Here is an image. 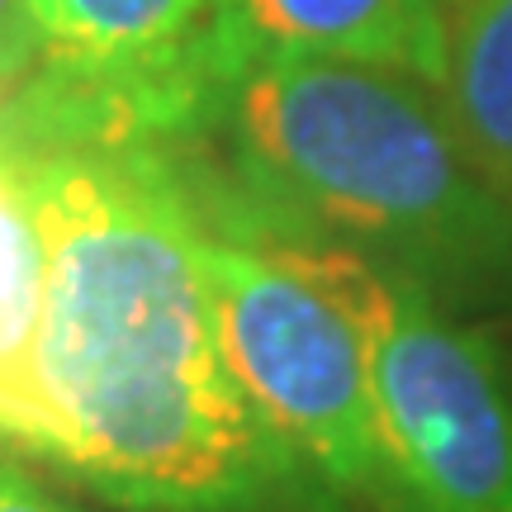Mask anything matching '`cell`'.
<instances>
[{
    "label": "cell",
    "instance_id": "1",
    "mask_svg": "<svg viewBox=\"0 0 512 512\" xmlns=\"http://www.w3.org/2000/svg\"><path fill=\"white\" fill-rule=\"evenodd\" d=\"M29 185L48 285V451L133 512H332L337 494L238 384L204 280V223L162 152L43 147Z\"/></svg>",
    "mask_w": 512,
    "mask_h": 512
},
{
    "label": "cell",
    "instance_id": "2",
    "mask_svg": "<svg viewBox=\"0 0 512 512\" xmlns=\"http://www.w3.org/2000/svg\"><path fill=\"white\" fill-rule=\"evenodd\" d=\"M247 247L323 238L418 280L441 304L512 294V209L465 162L441 95L337 57H256L219 86Z\"/></svg>",
    "mask_w": 512,
    "mask_h": 512
},
{
    "label": "cell",
    "instance_id": "3",
    "mask_svg": "<svg viewBox=\"0 0 512 512\" xmlns=\"http://www.w3.org/2000/svg\"><path fill=\"white\" fill-rule=\"evenodd\" d=\"M361 313L384 512H512V380L479 328L342 242H275Z\"/></svg>",
    "mask_w": 512,
    "mask_h": 512
},
{
    "label": "cell",
    "instance_id": "4",
    "mask_svg": "<svg viewBox=\"0 0 512 512\" xmlns=\"http://www.w3.org/2000/svg\"><path fill=\"white\" fill-rule=\"evenodd\" d=\"M204 280L228 366L280 441L342 498L384 508V460L361 313L280 247L214 238Z\"/></svg>",
    "mask_w": 512,
    "mask_h": 512
},
{
    "label": "cell",
    "instance_id": "5",
    "mask_svg": "<svg viewBox=\"0 0 512 512\" xmlns=\"http://www.w3.org/2000/svg\"><path fill=\"white\" fill-rule=\"evenodd\" d=\"M451 0H223L219 67L256 57H337L394 67L437 91Z\"/></svg>",
    "mask_w": 512,
    "mask_h": 512
},
{
    "label": "cell",
    "instance_id": "6",
    "mask_svg": "<svg viewBox=\"0 0 512 512\" xmlns=\"http://www.w3.org/2000/svg\"><path fill=\"white\" fill-rule=\"evenodd\" d=\"M437 95L465 162L512 209V0H451Z\"/></svg>",
    "mask_w": 512,
    "mask_h": 512
},
{
    "label": "cell",
    "instance_id": "7",
    "mask_svg": "<svg viewBox=\"0 0 512 512\" xmlns=\"http://www.w3.org/2000/svg\"><path fill=\"white\" fill-rule=\"evenodd\" d=\"M48 252L29 185L0 152V437L48 451V413L38 389V332H43Z\"/></svg>",
    "mask_w": 512,
    "mask_h": 512
},
{
    "label": "cell",
    "instance_id": "8",
    "mask_svg": "<svg viewBox=\"0 0 512 512\" xmlns=\"http://www.w3.org/2000/svg\"><path fill=\"white\" fill-rule=\"evenodd\" d=\"M43 48L48 38L34 0H0V105L38 72Z\"/></svg>",
    "mask_w": 512,
    "mask_h": 512
},
{
    "label": "cell",
    "instance_id": "9",
    "mask_svg": "<svg viewBox=\"0 0 512 512\" xmlns=\"http://www.w3.org/2000/svg\"><path fill=\"white\" fill-rule=\"evenodd\" d=\"M0 512H91V508L67 503L48 484H38L29 470H19L15 460L0 456Z\"/></svg>",
    "mask_w": 512,
    "mask_h": 512
}]
</instances>
